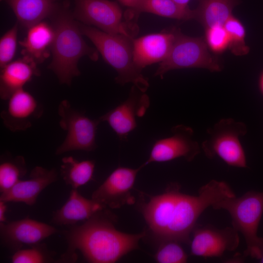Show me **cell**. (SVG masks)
Masks as SVG:
<instances>
[{
    "label": "cell",
    "instance_id": "f1b7e54d",
    "mask_svg": "<svg viewBox=\"0 0 263 263\" xmlns=\"http://www.w3.org/2000/svg\"><path fill=\"white\" fill-rule=\"evenodd\" d=\"M18 25L6 32L0 40V66L2 68L11 62L15 56L17 46Z\"/></svg>",
    "mask_w": 263,
    "mask_h": 263
},
{
    "label": "cell",
    "instance_id": "7c38bea8",
    "mask_svg": "<svg viewBox=\"0 0 263 263\" xmlns=\"http://www.w3.org/2000/svg\"><path fill=\"white\" fill-rule=\"evenodd\" d=\"M238 232L233 227L223 229L210 226L194 227L191 254L206 258L220 257L226 251H234L240 243Z\"/></svg>",
    "mask_w": 263,
    "mask_h": 263
},
{
    "label": "cell",
    "instance_id": "44dd1931",
    "mask_svg": "<svg viewBox=\"0 0 263 263\" xmlns=\"http://www.w3.org/2000/svg\"><path fill=\"white\" fill-rule=\"evenodd\" d=\"M198 5L194 9L195 19L205 29L217 25L224 26L226 20L232 15L234 8L239 0H197Z\"/></svg>",
    "mask_w": 263,
    "mask_h": 263
},
{
    "label": "cell",
    "instance_id": "ba28073f",
    "mask_svg": "<svg viewBox=\"0 0 263 263\" xmlns=\"http://www.w3.org/2000/svg\"><path fill=\"white\" fill-rule=\"evenodd\" d=\"M59 126L66 132L62 144L56 150V154L74 151L94 150L97 146L96 135L100 121L93 120L83 113L73 108L68 100H62L58 107Z\"/></svg>",
    "mask_w": 263,
    "mask_h": 263
},
{
    "label": "cell",
    "instance_id": "6da1fadb",
    "mask_svg": "<svg viewBox=\"0 0 263 263\" xmlns=\"http://www.w3.org/2000/svg\"><path fill=\"white\" fill-rule=\"evenodd\" d=\"M170 186L162 194L150 196L141 207L142 214L150 231L160 243L173 240L188 244L200 215L226 197L228 190L223 182L215 180L201 187L196 196L181 192L177 184Z\"/></svg>",
    "mask_w": 263,
    "mask_h": 263
},
{
    "label": "cell",
    "instance_id": "cb8c5ba5",
    "mask_svg": "<svg viewBox=\"0 0 263 263\" xmlns=\"http://www.w3.org/2000/svg\"><path fill=\"white\" fill-rule=\"evenodd\" d=\"M94 168V160L79 161L72 156L64 157L62 158L60 174L66 185L77 189L93 179Z\"/></svg>",
    "mask_w": 263,
    "mask_h": 263
},
{
    "label": "cell",
    "instance_id": "603a6c76",
    "mask_svg": "<svg viewBox=\"0 0 263 263\" xmlns=\"http://www.w3.org/2000/svg\"><path fill=\"white\" fill-rule=\"evenodd\" d=\"M142 12L182 20L194 19V13L188 7L182 6L173 0H138L128 16L133 17Z\"/></svg>",
    "mask_w": 263,
    "mask_h": 263
},
{
    "label": "cell",
    "instance_id": "8992f818",
    "mask_svg": "<svg viewBox=\"0 0 263 263\" xmlns=\"http://www.w3.org/2000/svg\"><path fill=\"white\" fill-rule=\"evenodd\" d=\"M246 132L244 123L231 118L222 119L207 129L208 136L202 144V150L208 158L217 156L229 166L246 168V157L240 137Z\"/></svg>",
    "mask_w": 263,
    "mask_h": 263
},
{
    "label": "cell",
    "instance_id": "ffe728a7",
    "mask_svg": "<svg viewBox=\"0 0 263 263\" xmlns=\"http://www.w3.org/2000/svg\"><path fill=\"white\" fill-rule=\"evenodd\" d=\"M55 38L53 27L45 22H39L28 28L24 39L19 42L22 47V54L37 64L50 56Z\"/></svg>",
    "mask_w": 263,
    "mask_h": 263
},
{
    "label": "cell",
    "instance_id": "9c48e42d",
    "mask_svg": "<svg viewBox=\"0 0 263 263\" xmlns=\"http://www.w3.org/2000/svg\"><path fill=\"white\" fill-rule=\"evenodd\" d=\"M75 17L86 24L111 34L134 38L135 26L122 20L118 4L109 0H75Z\"/></svg>",
    "mask_w": 263,
    "mask_h": 263
},
{
    "label": "cell",
    "instance_id": "3957f363",
    "mask_svg": "<svg viewBox=\"0 0 263 263\" xmlns=\"http://www.w3.org/2000/svg\"><path fill=\"white\" fill-rule=\"evenodd\" d=\"M79 25L65 12L59 14L55 19L52 60L48 68L61 84L70 85L73 79L80 75L77 65L82 57L88 56L93 61L98 58V51L88 46L83 39Z\"/></svg>",
    "mask_w": 263,
    "mask_h": 263
},
{
    "label": "cell",
    "instance_id": "1f68e13d",
    "mask_svg": "<svg viewBox=\"0 0 263 263\" xmlns=\"http://www.w3.org/2000/svg\"><path fill=\"white\" fill-rule=\"evenodd\" d=\"M122 4L128 7L130 10L135 6L138 0H118Z\"/></svg>",
    "mask_w": 263,
    "mask_h": 263
},
{
    "label": "cell",
    "instance_id": "836d02e7",
    "mask_svg": "<svg viewBox=\"0 0 263 263\" xmlns=\"http://www.w3.org/2000/svg\"><path fill=\"white\" fill-rule=\"evenodd\" d=\"M259 86L261 92L263 94V73L262 74L259 80Z\"/></svg>",
    "mask_w": 263,
    "mask_h": 263
},
{
    "label": "cell",
    "instance_id": "4316f807",
    "mask_svg": "<svg viewBox=\"0 0 263 263\" xmlns=\"http://www.w3.org/2000/svg\"><path fill=\"white\" fill-rule=\"evenodd\" d=\"M180 242L169 240L160 243L154 258L159 263H184L188 260V255Z\"/></svg>",
    "mask_w": 263,
    "mask_h": 263
},
{
    "label": "cell",
    "instance_id": "7a4b0ae2",
    "mask_svg": "<svg viewBox=\"0 0 263 263\" xmlns=\"http://www.w3.org/2000/svg\"><path fill=\"white\" fill-rule=\"evenodd\" d=\"M105 208L98 212L79 225H73L64 235L68 249L59 261H76V250L92 263H113L139 247V242L145 231L131 234L117 230Z\"/></svg>",
    "mask_w": 263,
    "mask_h": 263
},
{
    "label": "cell",
    "instance_id": "f546056e",
    "mask_svg": "<svg viewBox=\"0 0 263 263\" xmlns=\"http://www.w3.org/2000/svg\"><path fill=\"white\" fill-rule=\"evenodd\" d=\"M205 30V41L212 51L221 53L228 48L229 37L224 26H214Z\"/></svg>",
    "mask_w": 263,
    "mask_h": 263
},
{
    "label": "cell",
    "instance_id": "484cf974",
    "mask_svg": "<svg viewBox=\"0 0 263 263\" xmlns=\"http://www.w3.org/2000/svg\"><path fill=\"white\" fill-rule=\"evenodd\" d=\"M224 26L229 39L228 49L236 56H241L249 53V48L245 43V29L240 21L230 16L225 22Z\"/></svg>",
    "mask_w": 263,
    "mask_h": 263
},
{
    "label": "cell",
    "instance_id": "5b68a950",
    "mask_svg": "<svg viewBox=\"0 0 263 263\" xmlns=\"http://www.w3.org/2000/svg\"><path fill=\"white\" fill-rule=\"evenodd\" d=\"M211 207L229 213L232 227L244 237L246 245L244 255L260 260L263 252V238L258 236V229L263 214V191H248L239 197H226Z\"/></svg>",
    "mask_w": 263,
    "mask_h": 263
},
{
    "label": "cell",
    "instance_id": "4dcf8cb0",
    "mask_svg": "<svg viewBox=\"0 0 263 263\" xmlns=\"http://www.w3.org/2000/svg\"><path fill=\"white\" fill-rule=\"evenodd\" d=\"M7 206L6 202L0 201V223H5V214L6 211Z\"/></svg>",
    "mask_w": 263,
    "mask_h": 263
},
{
    "label": "cell",
    "instance_id": "d6986e66",
    "mask_svg": "<svg viewBox=\"0 0 263 263\" xmlns=\"http://www.w3.org/2000/svg\"><path fill=\"white\" fill-rule=\"evenodd\" d=\"M38 74L37 64L26 57L11 61L1 68L0 98L7 100L14 93L23 89L34 75Z\"/></svg>",
    "mask_w": 263,
    "mask_h": 263
},
{
    "label": "cell",
    "instance_id": "30bf717a",
    "mask_svg": "<svg viewBox=\"0 0 263 263\" xmlns=\"http://www.w3.org/2000/svg\"><path fill=\"white\" fill-rule=\"evenodd\" d=\"M172 135L158 139L153 144L149 157L143 164L145 167L153 162H164L179 157L190 162L200 153L198 142L193 139L191 128L177 125L171 129Z\"/></svg>",
    "mask_w": 263,
    "mask_h": 263
},
{
    "label": "cell",
    "instance_id": "7402d4cb",
    "mask_svg": "<svg viewBox=\"0 0 263 263\" xmlns=\"http://www.w3.org/2000/svg\"><path fill=\"white\" fill-rule=\"evenodd\" d=\"M57 0H6L23 26L30 28L54 12Z\"/></svg>",
    "mask_w": 263,
    "mask_h": 263
},
{
    "label": "cell",
    "instance_id": "277c9868",
    "mask_svg": "<svg viewBox=\"0 0 263 263\" xmlns=\"http://www.w3.org/2000/svg\"><path fill=\"white\" fill-rule=\"evenodd\" d=\"M82 35L95 45L106 62L117 73L115 82L122 85L132 83L145 93L149 87L147 78L135 66L133 57L132 40L120 34H111L90 25L79 26Z\"/></svg>",
    "mask_w": 263,
    "mask_h": 263
},
{
    "label": "cell",
    "instance_id": "ac0fdd59",
    "mask_svg": "<svg viewBox=\"0 0 263 263\" xmlns=\"http://www.w3.org/2000/svg\"><path fill=\"white\" fill-rule=\"evenodd\" d=\"M106 207L93 199L81 195L77 189H72L67 201L54 212L52 222L58 225H73L86 221Z\"/></svg>",
    "mask_w": 263,
    "mask_h": 263
},
{
    "label": "cell",
    "instance_id": "8fae6325",
    "mask_svg": "<svg viewBox=\"0 0 263 263\" xmlns=\"http://www.w3.org/2000/svg\"><path fill=\"white\" fill-rule=\"evenodd\" d=\"M143 164L136 169L119 167L115 169L92 195V199L111 208L134 203L131 192Z\"/></svg>",
    "mask_w": 263,
    "mask_h": 263
},
{
    "label": "cell",
    "instance_id": "2e32d148",
    "mask_svg": "<svg viewBox=\"0 0 263 263\" xmlns=\"http://www.w3.org/2000/svg\"><path fill=\"white\" fill-rule=\"evenodd\" d=\"M0 117L5 127L13 132L25 131L33 121L41 116V108L37 100L23 89L14 93L7 100Z\"/></svg>",
    "mask_w": 263,
    "mask_h": 263
},
{
    "label": "cell",
    "instance_id": "83f0119b",
    "mask_svg": "<svg viewBox=\"0 0 263 263\" xmlns=\"http://www.w3.org/2000/svg\"><path fill=\"white\" fill-rule=\"evenodd\" d=\"M46 246L38 244L25 249H19L11 257L13 263H43L52 261Z\"/></svg>",
    "mask_w": 263,
    "mask_h": 263
},
{
    "label": "cell",
    "instance_id": "5bb4252c",
    "mask_svg": "<svg viewBox=\"0 0 263 263\" xmlns=\"http://www.w3.org/2000/svg\"><path fill=\"white\" fill-rule=\"evenodd\" d=\"M55 227L30 218L0 223L1 242L8 248L17 251L25 245L33 246L58 233Z\"/></svg>",
    "mask_w": 263,
    "mask_h": 263
},
{
    "label": "cell",
    "instance_id": "e575fe53",
    "mask_svg": "<svg viewBox=\"0 0 263 263\" xmlns=\"http://www.w3.org/2000/svg\"><path fill=\"white\" fill-rule=\"evenodd\" d=\"M260 263H263V252L261 256V258L260 259Z\"/></svg>",
    "mask_w": 263,
    "mask_h": 263
},
{
    "label": "cell",
    "instance_id": "9a60e30c",
    "mask_svg": "<svg viewBox=\"0 0 263 263\" xmlns=\"http://www.w3.org/2000/svg\"><path fill=\"white\" fill-rule=\"evenodd\" d=\"M178 29L173 27L134 38L132 40L133 57L136 67L142 71L147 66L163 61L171 50Z\"/></svg>",
    "mask_w": 263,
    "mask_h": 263
},
{
    "label": "cell",
    "instance_id": "4fadbf2b",
    "mask_svg": "<svg viewBox=\"0 0 263 263\" xmlns=\"http://www.w3.org/2000/svg\"><path fill=\"white\" fill-rule=\"evenodd\" d=\"M133 86L128 98L98 119L106 122L122 140L127 139L129 134L137 127L136 118L143 116L150 106L149 96L137 92Z\"/></svg>",
    "mask_w": 263,
    "mask_h": 263
},
{
    "label": "cell",
    "instance_id": "d6a6232c",
    "mask_svg": "<svg viewBox=\"0 0 263 263\" xmlns=\"http://www.w3.org/2000/svg\"><path fill=\"white\" fill-rule=\"evenodd\" d=\"M178 4L184 6L188 7V3L189 0H173Z\"/></svg>",
    "mask_w": 263,
    "mask_h": 263
},
{
    "label": "cell",
    "instance_id": "e0dca14e",
    "mask_svg": "<svg viewBox=\"0 0 263 263\" xmlns=\"http://www.w3.org/2000/svg\"><path fill=\"white\" fill-rule=\"evenodd\" d=\"M57 179V173L55 169L36 166L31 171L28 179L20 180L11 188L1 193L0 201L21 202L32 206L41 192Z\"/></svg>",
    "mask_w": 263,
    "mask_h": 263
},
{
    "label": "cell",
    "instance_id": "52a82bcc",
    "mask_svg": "<svg viewBox=\"0 0 263 263\" xmlns=\"http://www.w3.org/2000/svg\"><path fill=\"white\" fill-rule=\"evenodd\" d=\"M190 68H204L211 72L222 70L218 58L209 52L203 38L187 36L179 28L169 53L160 63L154 75L162 79L169 71Z\"/></svg>",
    "mask_w": 263,
    "mask_h": 263
},
{
    "label": "cell",
    "instance_id": "d4e9b609",
    "mask_svg": "<svg viewBox=\"0 0 263 263\" xmlns=\"http://www.w3.org/2000/svg\"><path fill=\"white\" fill-rule=\"evenodd\" d=\"M27 172L24 157L20 155L2 161L0 165V192L11 188Z\"/></svg>",
    "mask_w": 263,
    "mask_h": 263
}]
</instances>
